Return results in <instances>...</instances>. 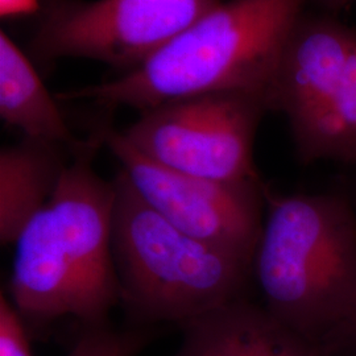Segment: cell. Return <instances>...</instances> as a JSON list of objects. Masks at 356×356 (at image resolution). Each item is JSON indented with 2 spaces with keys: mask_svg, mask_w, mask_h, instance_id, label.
<instances>
[{
  "mask_svg": "<svg viewBox=\"0 0 356 356\" xmlns=\"http://www.w3.org/2000/svg\"><path fill=\"white\" fill-rule=\"evenodd\" d=\"M40 10L38 0H0V13L3 17L15 15H28Z\"/></svg>",
  "mask_w": 356,
  "mask_h": 356,
  "instance_id": "14",
  "label": "cell"
},
{
  "mask_svg": "<svg viewBox=\"0 0 356 356\" xmlns=\"http://www.w3.org/2000/svg\"><path fill=\"white\" fill-rule=\"evenodd\" d=\"M145 339L141 332L114 330L106 323L89 326L66 356H135Z\"/></svg>",
  "mask_w": 356,
  "mask_h": 356,
  "instance_id": "12",
  "label": "cell"
},
{
  "mask_svg": "<svg viewBox=\"0 0 356 356\" xmlns=\"http://www.w3.org/2000/svg\"><path fill=\"white\" fill-rule=\"evenodd\" d=\"M102 145L101 124L70 153L51 201L13 243L10 300L33 326L67 316L98 326L119 304L111 245L114 181L92 166Z\"/></svg>",
  "mask_w": 356,
  "mask_h": 356,
  "instance_id": "1",
  "label": "cell"
},
{
  "mask_svg": "<svg viewBox=\"0 0 356 356\" xmlns=\"http://www.w3.org/2000/svg\"><path fill=\"white\" fill-rule=\"evenodd\" d=\"M306 0H227L200 17L145 63L98 85L56 95L144 113L214 91L266 95Z\"/></svg>",
  "mask_w": 356,
  "mask_h": 356,
  "instance_id": "3",
  "label": "cell"
},
{
  "mask_svg": "<svg viewBox=\"0 0 356 356\" xmlns=\"http://www.w3.org/2000/svg\"><path fill=\"white\" fill-rule=\"evenodd\" d=\"M222 0H61L31 41L38 61L81 57L138 67Z\"/></svg>",
  "mask_w": 356,
  "mask_h": 356,
  "instance_id": "7",
  "label": "cell"
},
{
  "mask_svg": "<svg viewBox=\"0 0 356 356\" xmlns=\"http://www.w3.org/2000/svg\"><path fill=\"white\" fill-rule=\"evenodd\" d=\"M286 116L300 163L356 165V31L330 15L304 13L267 90Z\"/></svg>",
  "mask_w": 356,
  "mask_h": 356,
  "instance_id": "5",
  "label": "cell"
},
{
  "mask_svg": "<svg viewBox=\"0 0 356 356\" xmlns=\"http://www.w3.org/2000/svg\"><path fill=\"white\" fill-rule=\"evenodd\" d=\"M0 116L26 138L51 141L70 153L83 141L74 136L36 70L6 32L0 33Z\"/></svg>",
  "mask_w": 356,
  "mask_h": 356,
  "instance_id": "11",
  "label": "cell"
},
{
  "mask_svg": "<svg viewBox=\"0 0 356 356\" xmlns=\"http://www.w3.org/2000/svg\"><path fill=\"white\" fill-rule=\"evenodd\" d=\"M319 4H322L325 8L330 10V11H338L341 8H343L346 6L354 3L356 0H317Z\"/></svg>",
  "mask_w": 356,
  "mask_h": 356,
  "instance_id": "15",
  "label": "cell"
},
{
  "mask_svg": "<svg viewBox=\"0 0 356 356\" xmlns=\"http://www.w3.org/2000/svg\"><path fill=\"white\" fill-rule=\"evenodd\" d=\"M58 1H61V0H44V4H45V10L51 8V6H54V4H56V3H58Z\"/></svg>",
  "mask_w": 356,
  "mask_h": 356,
  "instance_id": "16",
  "label": "cell"
},
{
  "mask_svg": "<svg viewBox=\"0 0 356 356\" xmlns=\"http://www.w3.org/2000/svg\"><path fill=\"white\" fill-rule=\"evenodd\" d=\"M267 111L264 94L214 91L147 110L122 134L153 161L191 176L229 184L261 182L254 164V141Z\"/></svg>",
  "mask_w": 356,
  "mask_h": 356,
  "instance_id": "6",
  "label": "cell"
},
{
  "mask_svg": "<svg viewBox=\"0 0 356 356\" xmlns=\"http://www.w3.org/2000/svg\"><path fill=\"white\" fill-rule=\"evenodd\" d=\"M354 202H355V204H356V200H354Z\"/></svg>",
  "mask_w": 356,
  "mask_h": 356,
  "instance_id": "17",
  "label": "cell"
},
{
  "mask_svg": "<svg viewBox=\"0 0 356 356\" xmlns=\"http://www.w3.org/2000/svg\"><path fill=\"white\" fill-rule=\"evenodd\" d=\"M0 356H33L26 322L4 293L0 296Z\"/></svg>",
  "mask_w": 356,
  "mask_h": 356,
  "instance_id": "13",
  "label": "cell"
},
{
  "mask_svg": "<svg viewBox=\"0 0 356 356\" xmlns=\"http://www.w3.org/2000/svg\"><path fill=\"white\" fill-rule=\"evenodd\" d=\"M113 181L115 275L119 304L132 318L181 326L244 297L251 257L178 229L141 198L123 170Z\"/></svg>",
  "mask_w": 356,
  "mask_h": 356,
  "instance_id": "4",
  "label": "cell"
},
{
  "mask_svg": "<svg viewBox=\"0 0 356 356\" xmlns=\"http://www.w3.org/2000/svg\"><path fill=\"white\" fill-rule=\"evenodd\" d=\"M63 145L26 138L0 152V242H16L32 216L51 201L65 166Z\"/></svg>",
  "mask_w": 356,
  "mask_h": 356,
  "instance_id": "10",
  "label": "cell"
},
{
  "mask_svg": "<svg viewBox=\"0 0 356 356\" xmlns=\"http://www.w3.org/2000/svg\"><path fill=\"white\" fill-rule=\"evenodd\" d=\"M264 309L322 355L356 339V204L343 191L275 194L252 257Z\"/></svg>",
  "mask_w": 356,
  "mask_h": 356,
  "instance_id": "2",
  "label": "cell"
},
{
  "mask_svg": "<svg viewBox=\"0 0 356 356\" xmlns=\"http://www.w3.org/2000/svg\"><path fill=\"white\" fill-rule=\"evenodd\" d=\"M175 356H323L302 337L245 297L181 325Z\"/></svg>",
  "mask_w": 356,
  "mask_h": 356,
  "instance_id": "9",
  "label": "cell"
},
{
  "mask_svg": "<svg viewBox=\"0 0 356 356\" xmlns=\"http://www.w3.org/2000/svg\"><path fill=\"white\" fill-rule=\"evenodd\" d=\"M103 134L135 191L159 214L195 238L254 257L266 213L263 182L191 176L153 161L108 124Z\"/></svg>",
  "mask_w": 356,
  "mask_h": 356,
  "instance_id": "8",
  "label": "cell"
}]
</instances>
